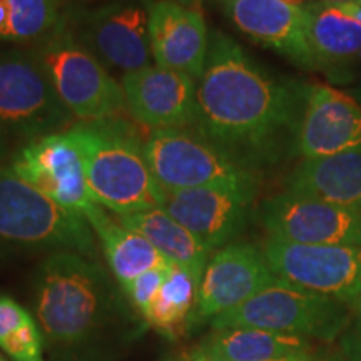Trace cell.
<instances>
[{"label": "cell", "mask_w": 361, "mask_h": 361, "mask_svg": "<svg viewBox=\"0 0 361 361\" xmlns=\"http://www.w3.org/2000/svg\"><path fill=\"white\" fill-rule=\"evenodd\" d=\"M296 116L298 97L290 85L266 74L231 37L209 34L192 129L247 166L245 156L273 147Z\"/></svg>", "instance_id": "cell-1"}, {"label": "cell", "mask_w": 361, "mask_h": 361, "mask_svg": "<svg viewBox=\"0 0 361 361\" xmlns=\"http://www.w3.org/2000/svg\"><path fill=\"white\" fill-rule=\"evenodd\" d=\"M119 296L101 266L57 251L35 273L34 308L44 340L61 351L87 348L117 319Z\"/></svg>", "instance_id": "cell-2"}, {"label": "cell", "mask_w": 361, "mask_h": 361, "mask_svg": "<svg viewBox=\"0 0 361 361\" xmlns=\"http://www.w3.org/2000/svg\"><path fill=\"white\" fill-rule=\"evenodd\" d=\"M82 161L94 202L116 216L164 206L166 191L152 174L144 142L124 121H80L66 130Z\"/></svg>", "instance_id": "cell-3"}, {"label": "cell", "mask_w": 361, "mask_h": 361, "mask_svg": "<svg viewBox=\"0 0 361 361\" xmlns=\"http://www.w3.org/2000/svg\"><path fill=\"white\" fill-rule=\"evenodd\" d=\"M30 52L74 119H109L126 107L121 84L78 39L67 16H62L51 32L35 40Z\"/></svg>", "instance_id": "cell-4"}, {"label": "cell", "mask_w": 361, "mask_h": 361, "mask_svg": "<svg viewBox=\"0 0 361 361\" xmlns=\"http://www.w3.org/2000/svg\"><path fill=\"white\" fill-rule=\"evenodd\" d=\"M0 241L97 256L96 234L85 218L49 200L11 168L0 169Z\"/></svg>", "instance_id": "cell-5"}, {"label": "cell", "mask_w": 361, "mask_h": 361, "mask_svg": "<svg viewBox=\"0 0 361 361\" xmlns=\"http://www.w3.org/2000/svg\"><path fill=\"white\" fill-rule=\"evenodd\" d=\"M350 318V305L276 279L246 303L216 316L209 324L213 329L258 328L333 341L341 336Z\"/></svg>", "instance_id": "cell-6"}, {"label": "cell", "mask_w": 361, "mask_h": 361, "mask_svg": "<svg viewBox=\"0 0 361 361\" xmlns=\"http://www.w3.org/2000/svg\"><path fill=\"white\" fill-rule=\"evenodd\" d=\"M144 152L164 191L216 184L256 188L258 184L250 166L209 142L192 128L151 130L144 141Z\"/></svg>", "instance_id": "cell-7"}, {"label": "cell", "mask_w": 361, "mask_h": 361, "mask_svg": "<svg viewBox=\"0 0 361 361\" xmlns=\"http://www.w3.org/2000/svg\"><path fill=\"white\" fill-rule=\"evenodd\" d=\"M74 124L30 51H0V133L39 139Z\"/></svg>", "instance_id": "cell-8"}, {"label": "cell", "mask_w": 361, "mask_h": 361, "mask_svg": "<svg viewBox=\"0 0 361 361\" xmlns=\"http://www.w3.org/2000/svg\"><path fill=\"white\" fill-rule=\"evenodd\" d=\"M261 250L274 276L284 283L350 306L361 296V246L298 245L268 238Z\"/></svg>", "instance_id": "cell-9"}, {"label": "cell", "mask_w": 361, "mask_h": 361, "mask_svg": "<svg viewBox=\"0 0 361 361\" xmlns=\"http://www.w3.org/2000/svg\"><path fill=\"white\" fill-rule=\"evenodd\" d=\"M147 0H111L80 16H67L74 34L104 66L133 72L151 66Z\"/></svg>", "instance_id": "cell-10"}, {"label": "cell", "mask_w": 361, "mask_h": 361, "mask_svg": "<svg viewBox=\"0 0 361 361\" xmlns=\"http://www.w3.org/2000/svg\"><path fill=\"white\" fill-rule=\"evenodd\" d=\"M268 238L298 245L361 246V209L291 191L269 197L259 209Z\"/></svg>", "instance_id": "cell-11"}, {"label": "cell", "mask_w": 361, "mask_h": 361, "mask_svg": "<svg viewBox=\"0 0 361 361\" xmlns=\"http://www.w3.org/2000/svg\"><path fill=\"white\" fill-rule=\"evenodd\" d=\"M11 169L49 200L85 221L99 207L85 184L78 147L66 130L25 144L12 159Z\"/></svg>", "instance_id": "cell-12"}, {"label": "cell", "mask_w": 361, "mask_h": 361, "mask_svg": "<svg viewBox=\"0 0 361 361\" xmlns=\"http://www.w3.org/2000/svg\"><path fill=\"white\" fill-rule=\"evenodd\" d=\"M255 186L216 184L166 191L162 209L189 229L209 251L221 250L245 229Z\"/></svg>", "instance_id": "cell-13"}, {"label": "cell", "mask_w": 361, "mask_h": 361, "mask_svg": "<svg viewBox=\"0 0 361 361\" xmlns=\"http://www.w3.org/2000/svg\"><path fill=\"white\" fill-rule=\"evenodd\" d=\"M276 279L261 247L229 243L211 256L202 273L192 323L238 308Z\"/></svg>", "instance_id": "cell-14"}, {"label": "cell", "mask_w": 361, "mask_h": 361, "mask_svg": "<svg viewBox=\"0 0 361 361\" xmlns=\"http://www.w3.org/2000/svg\"><path fill=\"white\" fill-rule=\"evenodd\" d=\"M126 109L151 130L192 128L197 107V80L183 72L146 66L126 72L121 80Z\"/></svg>", "instance_id": "cell-15"}, {"label": "cell", "mask_w": 361, "mask_h": 361, "mask_svg": "<svg viewBox=\"0 0 361 361\" xmlns=\"http://www.w3.org/2000/svg\"><path fill=\"white\" fill-rule=\"evenodd\" d=\"M356 149H361V104L328 84H311L298 126L301 157L311 159Z\"/></svg>", "instance_id": "cell-16"}, {"label": "cell", "mask_w": 361, "mask_h": 361, "mask_svg": "<svg viewBox=\"0 0 361 361\" xmlns=\"http://www.w3.org/2000/svg\"><path fill=\"white\" fill-rule=\"evenodd\" d=\"M149 39L156 66L200 79L204 71L209 32L196 8L174 0H152L149 8Z\"/></svg>", "instance_id": "cell-17"}, {"label": "cell", "mask_w": 361, "mask_h": 361, "mask_svg": "<svg viewBox=\"0 0 361 361\" xmlns=\"http://www.w3.org/2000/svg\"><path fill=\"white\" fill-rule=\"evenodd\" d=\"M228 13L239 30L296 64L314 67L306 37V8L284 0H233Z\"/></svg>", "instance_id": "cell-18"}, {"label": "cell", "mask_w": 361, "mask_h": 361, "mask_svg": "<svg viewBox=\"0 0 361 361\" xmlns=\"http://www.w3.org/2000/svg\"><path fill=\"white\" fill-rule=\"evenodd\" d=\"M286 191L361 209V149L303 159L288 176Z\"/></svg>", "instance_id": "cell-19"}, {"label": "cell", "mask_w": 361, "mask_h": 361, "mask_svg": "<svg viewBox=\"0 0 361 361\" xmlns=\"http://www.w3.org/2000/svg\"><path fill=\"white\" fill-rule=\"evenodd\" d=\"M117 221L146 238L171 264L202 278L211 251L162 207L117 216Z\"/></svg>", "instance_id": "cell-20"}, {"label": "cell", "mask_w": 361, "mask_h": 361, "mask_svg": "<svg viewBox=\"0 0 361 361\" xmlns=\"http://www.w3.org/2000/svg\"><path fill=\"white\" fill-rule=\"evenodd\" d=\"M306 37L314 66H345L361 56V22L343 6L311 4Z\"/></svg>", "instance_id": "cell-21"}, {"label": "cell", "mask_w": 361, "mask_h": 361, "mask_svg": "<svg viewBox=\"0 0 361 361\" xmlns=\"http://www.w3.org/2000/svg\"><path fill=\"white\" fill-rule=\"evenodd\" d=\"M87 223L101 241L107 264L121 286L149 269L171 264L146 238L111 218L101 206L89 216Z\"/></svg>", "instance_id": "cell-22"}, {"label": "cell", "mask_w": 361, "mask_h": 361, "mask_svg": "<svg viewBox=\"0 0 361 361\" xmlns=\"http://www.w3.org/2000/svg\"><path fill=\"white\" fill-rule=\"evenodd\" d=\"M201 346L216 361H276L314 351L310 338L258 328L213 329Z\"/></svg>", "instance_id": "cell-23"}, {"label": "cell", "mask_w": 361, "mask_h": 361, "mask_svg": "<svg viewBox=\"0 0 361 361\" xmlns=\"http://www.w3.org/2000/svg\"><path fill=\"white\" fill-rule=\"evenodd\" d=\"M200 283L201 279L189 271L173 264L154 301L144 314V322L168 338L184 335V329L192 323Z\"/></svg>", "instance_id": "cell-24"}, {"label": "cell", "mask_w": 361, "mask_h": 361, "mask_svg": "<svg viewBox=\"0 0 361 361\" xmlns=\"http://www.w3.org/2000/svg\"><path fill=\"white\" fill-rule=\"evenodd\" d=\"M62 19V0H0V42H35Z\"/></svg>", "instance_id": "cell-25"}, {"label": "cell", "mask_w": 361, "mask_h": 361, "mask_svg": "<svg viewBox=\"0 0 361 361\" xmlns=\"http://www.w3.org/2000/svg\"><path fill=\"white\" fill-rule=\"evenodd\" d=\"M0 348L13 361H44V335L37 322L32 318L22 324L0 345Z\"/></svg>", "instance_id": "cell-26"}, {"label": "cell", "mask_w": 361, "mask_h": 361, "mask_svg": "<svg viewBox=\"0 0 361 361\" xmlns=\"http://www.w3.org/2000/svg\"><path fill=\"white\" fill-rule=\"evenodd\" d=\"M171 268H173V264H166L159 266V268L149 269L146 273L139 274L137 278H134L133 281L121 286L124 295L128 296L129 303L141 313L142 318L144 314L147 313L149 306L154 301L157 291L161 290L164 279L168 278Z\"/></svg>", "instance_id": "cell-27"}, {"label": "cell", "mask_w": 361, "mask_h": 361, "mask_svg": "<svg viewBox=\"0 0 361 361\" xmlns=\"http://www.w3.org/2000/svg\"><path fill=\"white\" fill-rule=\"evenodd\" d=\"M29 319H32V316L13 298L0 295V345Z\"/></svg>", "instance_id": "cell-28"}, {"label": "cell", "mask_w": 361, "mask_h": 361, "mask_svg": "<svg viewBox=\"0 0 361 361\" xmlns=\"http://www.w3.org/2000/svg\"><path fill=\"white\" fill-rule=\"evenodd\" d=\"M341 351L346 361H361V296L351 305V318L341 333Z\"/></svg>", "instance_id": "cell-29"}, {"label": "cell", "mask_w": 361, "mask_h": 361, "mask_svg": "<svg viewBox=\"0 0 361 361\" xmlns=\"http://www.w3.org/2000/svg\"><path fill=\"white\" fill-rule=\"evenodd\" d=\"M178 361H216V360L200 345L191 351H186V353L180 356Z\"/></svg>", "instance_id": "cell-30"}, {"label": "cell", "mask_w": 361, "mask_h": 361, "mask_svg": "<svg viewBox=\"0 0 361 361\" xmlns=\"http://www.w3.org/2000/svg\"><path fill=\"white\" fill-rule=\"evenodd\" d=\"M276 361H323L319 358L318 355L314 353V351H311V353H303V355H295V356H288V358H283V360H276Z\"/></svg>", "instance_id": "cell-31"}, {"label": "cell", "mask_w": 361, "mask_h": 361, "mask_svg": "<svg viewBox=\"0 0 361 361\" xmlns=\"http://www.w3.org/2000/svg\"><path fill=\"white\" fill-rule=\"evenodd\" d=\"M319 4H329V6H341V4H348V2H358V0H316Z\"/></svg>", "instance_id": "cell-32"}, {"label": "cell", "mask_w": 361, "mask_h": 361, "mask_svg": "<svg viewBox=\"0 0 361 361\" xmlns=\"http://www.w3.org/2000/svg\"><path fill=\"white\" fill-rule=\"evenodd\" d=\"M284 2L290 4V6H295V7H305L306 0H284Z\"/></svg>", "instance_id": "cell-33"}, {"label": "cell", "mask_w": 361, "mask_h": 361, "mask_svg": "<svg viewBox=\"0 0 361 361\" xmlns=\"http://www.w3.org/2000/svg\"><path fill=\"white\" fill-rule=\"evenodd\" d=\"M353 97L356 99V101H358L360 104H361V85L358 89H355V92H353Z\"/></svg>", "instance_id": "cell-34"}, {"label": "cell", "mask_w": 361, "mask_h": 361, "mask_svg": "<svg viewBox=\"0 0 361 361\" xmlns=\"http://www.w3.org/2000/svg\"><path fill=\"white\" fill-rule=\"evenodd\" d=\"M197 2H201V0H179L180 6H184V4H197Z\"/></svg>", "instance_id": "cell-35"}, {"label": "cell", "mask_w": 361, "mask_h": 361, "mask_svg": "<svg viewBox=\"0 0 361 361\" xmlns=\"http://www.w3.org/2000/svg\"><path fill=\"white\" fill-rule=\"evenodd\" d=\"M2 149H4V144H2V133H0V154H2Z\"/></svg>", "instance_id": "cell-36"}, {"label": "cell", "mask_w": 361, "mask_h": 361, "mask_svg": "<svg viewBox=\"0 0 361 361\" xmlns=\"http://www.w3.org/2000/svg\"><path fill=\"white\" fill-rule=\"evenodd\" d=\"M326 361H343V360L338 358V356H335V358H329V360H326Z\"/></svg>", "instance_id": "cell-37"}, {"label": "cell", "mask_w": 361, "mask_h": 361, "mask_svg": "<svg viewBox=\"0 0 361 361\" xmlns=\"http://www.w3.org/2000/svg\"><path fill=\"white\" fill-rule=\"evenodd\" d=\"M0 361H6V360H4V358H2V356H0Z\"/></svg>", "instance_id": "cell-38"}, {"label": "cell", "mask_w": 361, "mask_h": 361, "mask_svg": "<svg viewBox=\"0 0 361 361\" xmlns=\"http://www.w3.org/2000/svg\"><path fill=\"white\" fill-rule=\"evenodd\" d=\"M226 2H228V4H229V2H233V0H226Z\"/></svg>", "instance_id": "cell-39"}, {"label": "cell", "mask_w": 361, "mask_h": 361, "mask_svg": "<svg viewBox=\"0 0 361 361\" xmlns=\"http://www.w3.org/2000/svg\"><path fill=\"white\" fill-rule=\"evenodd\" d=\"M0 256H2V250H0Z\"/></svg>", "instance_id": "cell-40"}]
</instances>
